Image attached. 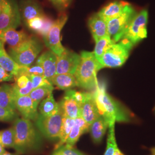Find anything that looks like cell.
Returning <instances> with one entry per match:
<instances>
[{"label":"cell","mask_w":155,"mask_h":155,"mask_svg":"<svg viewBox=\"0 0 155 155\" xmlns=\"http://www.w3.org/2000/svg\"><path fill=\"white\" fill-rule=\"evenodd\" d=\"M81 61V55L66 49L60 56H57L56 74H74Z\"/></svg>","instance_id":"cell-11"},{"label":"cell","mask_w":155,"mask_h":155,"mask_svg":"<svg viewBox=\"0 0 155 155\" xmlns=\"http://www.w3.org/2000/svg\"><path fill=\"white\" fill-rule=\"evenodd\" d=\"M150 152L152 153V155H155V147L150 149Z\"/></svg>","instance_id":"cell-42"},{"label":"cell","mask_w":155,"mask_h":155,"mask_svg":"<svg viewBox=\"0 0 155 155\" xmlns=\"http://www.w3.org/2000/svg\"><path fill=\"white\" fill-rule=\"evenodd\" d=\"M80 55L81 61L74 74L78 87L88 90L95 89L98 85L97 72L104 67L93 52L82 51Z\"/></svg>","instance_id":"cell-2"},{"label":"cell","mask_w":155,"mask_h":155,"mask_svg":"<svg viewBox=\"0 0 155 155\" xmlns=\"http://www.w3.org/2000/svg\"><path fill=\"white\" fill-rule=\"evenodd\" d=\"M109 126V123L102 115L90 125L89 132L94 143L99 144L102 141Z\"/></svg>","instance_id":"cell-21"},{"label":"cell","mask_w":155,"mask_h":155,"mask_svg":"<svg viewBox=\"0 0 155 155\" xmlns=\"http://www.w3.org/2000/svg\"><path fill=\"white\" fill-rule=\"evenodd\" d=\"M64 116L75 119L81 117V105L66 91L62 100L59 102Z\"/></svg>","instance_id":"cell-18"},{"label":"cell","mask_w":155,"mask_h":155,"mask_svg":"<svg viewBox=\"0 0 155 155\" xmlns=\"http://www.w3.org/2000/svg\"><path fill=\"white\" fill-rule=\"evenodd\" d=\"M68 17L66 13H61L54 21L46 36L43 38L46 46L57 56H60L66 49L61 43V32L66 24Z\"/></svg>","instance_id":"cell-9"},{"label":"cell","mask_w":155,"mask_h":155,"mask_svg":"<svg viewBox=\"0 0 155 155\" xmlns=\"http://www.w3.org/2000/svg\"><path fill=\"white\" fill-rule=\"evenodd\" d=\"M58 9L63 10L70 5L72 0H49Z\"/></svg>","instance_id":"cell-37"},{"label":"cell","mask_w":155,"mask_h":155,"mask_svg":"<svg viewBox=\"0 0 155 155\" xmlns=\"http://www.w3.org/2000/svg\"><path fill=\"white\" fill-rule=\"evenodd\" d=\"M59 106V104L56 102L53 94L51 93L40 103L39 114L42 116H50L58 109Z\"/></svg>","instance_id":"cell-27"},{"label":"cell","mask_w":155,"mask_h":155,"mask_svg":"<svg viewBox=\"0 0 155 155\" xmlns=\"http://www.w3.org/2000/svg\"><path fill=\"white\" fill-rule=\"evenodd\" d=\"M0 141L4 148H15V133L13 127L0 131Z\"/></svg>","instance_id":"cell-32"},{"label":"cell","mask_w":155,"mask_h":155,"mask_svg":"<svg viewBox=\"0 0 155 155\" xmlns=\"http://www.w3.org/2000/svg\"><path fill=\"white\" fill-rule=\"evenodd\" d=\"M54 89V88L53 85L41 86L32 89L29 95L32 98V100H33L35 104L39 106V104L43 100L51 93H52Z\"/></svg>","instance_id":"cell-29"},{"label":"cell","mask_w":155,"mask_h":155,"mask_svg":"<svg viewBox=\"0 0 155 155\" xmlns=\"http://www.w3.org/2000/svg\"><path fill=\"white\" fill-rule=\"evenodd\" d=\"M114 155H124L123 153H122V152H121V151L120 150V149L118 148V147H117L116 149V150H115V152H114Z\"/></svg>","instance_id":"cell-40"},{"label":"cell","mask_w":155,"mask_h":155,"mask_svg":"<svg viewBox=\"0 0 155 155\" xmlns=\"http://www.w3.org/2000/svg\"><path fill=\"white\" fill-rule=\"evenodd\" d=\"M15 97L12 85L3 84L0 86V106L11 110H17L15 104Z\"/></svg>","instance_id":"cell-25"},{"label":"cell","mask_w":155,"mask_h":155,"mask_svg":"<svg viewBox=\"0 0 155 155\" xmlns=\"http://www.w3.org/2000/svg\"><path fill=\"white\" fill-rule=\"evenodd\" d=\"M94 93L100 114L105 118L109 125L116 122L127 123L132 121L130 113L108 94L104 86L98 84Z\"/></svg>","instance_id":"cell-1"},{"label":"cell","mask_w":155,"mask_h":155,"mask_svg":"<svg viewBox=\"0 0 155 155\" xmlns=\"http://www.w3.org/2000/svg\"><path fill=\"white\" fill-rule=\"evenodd\" d=\"M100 115L94 92H86L85 99L81 106V117L90 125Z\"/></svg>","instance_id":"cell-13"},{"label":"cell","mask_w":155,"mask_h":155,"mask_svg":"<svg viewBox=\"0 0 155 155\" xmlns=\"http://www.w3.org/2000/svg\"><path fill=\"white\" fill-rule=\"evenodd\" d=\"M11 0H0V5L3 8L9 4Z\"/></svg>","instance_id":"cell-38"},{"label":"cell","mask_w":155,"mask_h":155,"mask_svg":"<svg viewBox=\"0 0 155 155\" xmlns=\"http://www.w3.org/2000/svg\"><path fill=\"white\" fill-rule=\"evenodd\" d=\"M2 7L0 5V13L2 12Z\"/></svg>","instance_id":"cell-44"},{"label":"cell","mask_w":155,"mask_h":155,"mask_svg":"<svg viewBox=\"0 0 155 155\" xmlns=\"http://www.w3.org/2000/svg\"><path fill=\"white\" fill-rule=\"evenodd\" d=\"M54 21L49 17L45 15L29 20L25 23V25L30 30L44 38L48 33Z\"/></svg>","instance_id":"cell-16"},{"label":"cell","mask_w":155,"mask_h":155,"mask_svg":"<svg viewBox=\"0 0 155 155\" xmlns=\"http://www.w3.org/2000/svg\"><path fill=\"white\" fill-rule=\"evenodd\" d=\"M154 111H155V109H154Z\"/></svg>","instance_id":"cell-45"},{"label":"cell","mask_w":155,"mask_h":155,"mask_svg":"<svg viewBox=\"0 0 155 155\" xmlns=\"http://www.w3.org/2000/svg\"><path fill=\"white\" fill-rule=\"evenodd\" d=\"M52 155H61L57 150H55Z\"/></svg>","instance_id":"cell-43"},{"label":"cell","mask_w":155,"mask_h":155,"mask_svg":"<svg viewBox=\"0 0 155 155\" xmlns=\"http://www.w3.org/2000/svg\"><path fill=\"white\" fill-rule=\"evenodd\" d=\"M128 4L123 1H114L105 6L97 13L101 18L107 22L120 16Z\"/></svg>","instance_id":"cell-19"},{"label":"cell","mask_w":155,"mask_h":155,"mask_svg":"<svg viewBox=\"0 0 155 155\" xmlns=\"http://www.w3.org/2000/svg\"><path fill=\"white\" fill-rule=\"evenodd\" d=\"M16 109L21 114L22 118L35 121L39 116L38 106L29 95L17 97L15 100Z\"/></svg>","instance_id":"cell-12"},{"label":"cell","mask_w":155,"mask_h":155,"mask_svg":"<svg viewBox=\"0 0 155 155\" xmlns=\"http://www.w3.org/2000/svg\"><path fill=\"white\" fill-rule=\"evenodd\" d=\"M88 25L95 41L103 37L109 36L107 22L101 18L98 13L90 17Z\"/></svg>","instance_id":"cell-20"},{"label":"cell","mask_w":155,"mask_h":155,"mask_svg":"<svg viewBox=\"0 0 155 155\" xmlns=\"http://www.w3.org/2000/svg\"><path fill=\"white\" fill-rule=\"evenodd\" d=\"M90 125L82 117H79L74 120V124L67 139L66 144L74 146L83 133L89 132Z\"/></svg>","instance_id":"cell-22"},{"label":"cell","mask_w":155,"mask_h":155,"mask_svg":"<svg viewBox=\"0 0 155 155\" xmlns=\"http://www.w3.org/2000/svg\"><path fill=\"white\" fill-rule=\"evenodd\" d=\"M13 80H15L14 75L0 66V83L13 81Z\"/></svg>","instance_id":"cell-36"},{"label":"cell","mask_w":155,"mask_h":155,"mask_svg":"<svg viewBox=\"0 0 155 155\" xmlns=\"http://www.w3.org/2000/svg\"><path fill=\"white\" fill-rule=\"evenodd\" d=\"M75 119L70 118L67 117H63V120L61 125V129L60 131V134L59 138V142L56 144L55 150H58L62 145L66 144L67 139L68 137V135L70 133L72 127L74 124Z\"/></svg>","instance_id":"cell-28"},{"label":"cell","mask_w":155,"mask_h":155,"mask_svg":"<svg viewBox=\"0 0 155 155\" xmlns=\"http://www.w3.org/2000/svg\"><path fill=\"white\" fill-rule=\"evenodd\" d=\"M21 20L19 8L15 1L11 0L0 13V34L9 29L17 28L21 24Z\"/></svg>","instance_id":"cell-10"},{"label":"cell","mask_w":155,"mask_h":155,"mask_svg":"<svg viewBox=\"0 0 155 155\" xmlns=\"http://www.w3.org/2000/svg\"><path fill=\"white\" fill-rule=\"evenodd\" d=\"M117 147L115 136V124H111L109 126L106 148L104 155H114Z\"/></svg>","instance_id":"cell-31"},{"label":"cell","mask_w":155,"mask_h":155,"mask_svg":"<svg viewBox=\"0 0 155 155\" xmlns=\"http://www.w3.org/2000/svg\"><path fill=\"white\" fill-rule=\"evenodd\" d=\"M148 20V13L145 9L137 13L133 17L124 34L122 39H127L133 45L147 38V25Z\"/></svg>","instance_id":"cell-8"},{"label":"cell","mask_w":155,"mask_h":155,"mask_svg":"<svg viewBox=\"0 0 155 155\" xmlns=\"http://www.w3.org/2000/svg\"><path fill=\"white\" fill-rule=\"evenodd\" d=\"M52 85L61 90H69L78 86L77 79L74 74H55L49 80Z\"/></svg>","instance_id":"cell-24"},{"label":"cell","mask_w":155,"mask_h":155,"mask_svg":"<svg viewBox=\"0 0 155 155\" xmlns=\"http://www.w3.org/2000/svg\"><path fill=\"white\" fill-rule=\"evenodd\" d=\"M63 117V112L59 104L58 109L50 116H42L39 114L35 121L36 125L45 137L57 139L59 136Z\"/></svg>","instance_id":"cell-7"},{"label":"cell","mask_w":155,"mask_h":155,"mask_svg":"<svg viewBox=\"0 0 155 155\" xmlns=\"http://www.w3.org/2000/svg\"><path fill=\"white\" fill-rule=\"evenodd\" d=\"M18 116L16 110L6 109L0 106V121L9 122L16 119Z\"/></svg>","instance_id":"cell-34"},{"label":"cell","mask_w":155,"mask_h":155,"mask_svg":"<svg viewBox=\"0 0 155 155\" xmlns=\"http://www.w3.org/2000/svg\"><path fill=\"white\" fill-rule=\"evenodd\" d=\"M0 155H20L19 154H18L17 153H9V152H6L5 151L4 153H2V154H1Z\"/></svg>","instance_id":"cell-41"},{"label":"cell","mask_w":155,"mask_h":155,"mask_svg":"<svg viewBox=\"0 0 155 155\" xmlns=\"http://www.w3.org/2000/svg\"><path fill=\"white\" fill-rule=\"evenodd\" d=\"M57 55L54 52L47 51L39 56L36 62L40 64L44 70V76L48 81L56 74Z\"/></svg>","instance_id":"cell-14"},{"label":"cell","mask_w":155,"mask_h":155,"mask_svg":"<svg viewBox=\"0 0 155 155\" xmlns=\"http://www.w3.org/2000/svg\"><path fill=\"white\" fill-rule=\"evenodd\" d=\"M133 45L127 39L112 45L98 61L103 67L121 66L127 60Z\"/></svg>","instance_id":"cell-5"},{"label":"cell","mask_w":155,"mask_h":155,"mask_svg":"<svg viewBox=\"0 0 155 155\" xmlns=\"http://www.w3.org/2000/svg\"><path fill=\"white\" fill-rule=\"evenodd\" d=\"M30 37L24 31L11 28L0 34V40L7 43L11 48H16Z\"/></svg>","instance_id":"cell-17"},{"label":"cell","mask_w":155,"mask_h":155,"mask_svg":"<svg viewBox=\"0 0 155 155\" xmlns=\"http://www.w3.org/2000/svg\"><path fill=\"white\" fill-rule=\"evenodd\" d=\"M42 50L39 40L30 36L25 41L16 48H9V55L20 66H30Z\"/></svg>","instance_id":"cell-4"},{"label":"cell","mask_w":155,"mask_h":155,"mask_svg":"<svg viewBox=\"0 0 155 155\" xmlns=\"http://www.w3.org/2000/svg\"><path fill=\"white\" fill-rule=\"evenodd\" d=\"M32 84L33 89L48 85H52L50 81L45 77L44 75H31L28 76Z\"/></svg>","instance_id":"cell-33"},{"label":"cell","mask_w":155,"mask_h":155,"mask_svg":"<svg viewBox=\"0 0 155 155\" xmlns=\"http://www.w3.org/2000/svg\"><path fill=\"white\" fill-rule=\"evenodd\" d=\"M15 133V148L19 155L25 153L34 147L37 142V133L32 121L17 118L13 122Z\"/></svg>","instance_id":"cell-3"},{"label":"cell","mask_w":155,"mask_h":155,"mask_svg":"<svg viewBox=\"0 0 155 155\" xmlns=\"http://www.w3.org/2000/svg\"><path fill=\"white\" fill-rule=\"evenodd\" d=\"M15 83L12 84L15 98L20 96L28 95L33 89L32 84L27 75H18L15 77Z\"/></svg>","instance_id":"cell-23"},{"label":"cell","mask_w":155,"mask_h":155,"mask_svg":"<svg viewBox=\"0 0 155 155\" xmlns=\"http://www.w3.org/2000/svg\"><path fill=\"white\" fill-rule=\"evenodd\" d=\"M5 151V148L3 147L1 141H0V155L2 154V153H4Z\"/></svg>","instance_id":"cell-39"},{"label":"cell","mask_w":155,"mask_h":155,"mask_svg":"<svg viewBox=\"0 0 155 155\" xmlns=\"http://www.w3.org/2000/svg\"><path fill=\"white\" fill-rule=\"evenodd\" d=\"M136 13L133 6L128 4L120 16L107 22L109 36L115 43L122 40L127 27Z\"/></svg>","instance_id":"cell-6"},{"label":"cell","mask_w":155,"mask_h":155,"mask_svg":"<svg viewBox=\"0 0 155 155\" xmlns=\"http://www.w3.org/2000/svg\"><path fill=\"white\" fill-rule=\"evenodd\" d=\"M19 10L25 24L35 17L45 15L41 6L35 0H22Z\"/></svg>","instance_id":"cell-15"},{"label":"cell","mask_w":155,"mask_h":155,"mask_svg":"<svg viewBox=\"0 0 155 155\" xmlns=\"http://www.w3.org/2000/svg\"><path fill=\"white\" fill-rule=\"evenodd\" d=\"M96 44L94 48V54L98 61L102 57L106 51L115 42L111 39L109 36L103 37L95 41Z\"/></svg>","instance_id":"cell-30"},{"label":"cell","mask_w":155,"mask_h":155,"mask_svg":"<svg viewBox=\"0 0 155 155\" xmlns=\"http://www.w3.org/2000/svg\"><path fill=\"white\" fill-rule=\"evenodd\" d=\"M4 42L0 40V66L7 71L13 74L15 77L16 76L20 67L13 60L4 47Z\"/></svg>","instance_id":"cell-26"},{"label":"cell","mask_w":155,"mask_h":155,"mask_svg":"<svg viewBox=\"0 0 155 155\" xmlns=\"http://www.w3.org/2000/svg\"><path fill=\"white\" fill-rule=\"evenodd\" d=\"M57 150L61 155H84L82 152L75 149L74 146L64 144Z\"/></svg>","instance_id":"cell-35"}]
</instances>
